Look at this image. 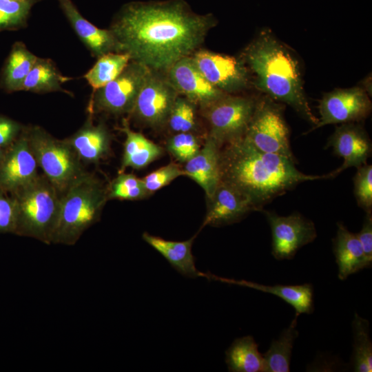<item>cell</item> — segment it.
I'll return each mask as SVG.
<instances>
[{
	"mask_svg": "<svg viewBox=\"0 0 372 372\" xmlns=\"http://www.w3.org/2000/svg\"><path fill=\"white\" fill-rule=\"evenodd\" d=\"M217 22L213 14H198L185 0L137 1L121 8L109 30L116 52L165 73L200 49Z\"/></svg>",
	"mask_w": 372,
	"mask_h": 372,
	"instance_id": "cell-1",
	"label": "cell"
},
{
	"mask_svg": "<svg viewBox=\"0 0 372 372\" xmlns=\"http://www.w3.org/2000/svg\"><path fill=\"white\" fill-rule=\"evenodd\" d=\"M296 163L262 152L242 136L220 147V181L236 188L261 211L265 205L302 182L328 179L327 174H305L296 167Z\"/></svg>",
	"mask_w": 372,
	"mask_h": 372,
	"instance_id": "cell-2",
	"label": "cell"
},
{
	"mask_svg": "<svg viewBox=\"0 0 372 372\" xmlns=\"http://www.w3.org/2000/svg\"><path fill=\"white\" fill-rule=\"evenodd\" d=\"M240 57L257 90L289 105L313 126L317 124L318 118L312 112L304 92L300 63L269 29H263Z\"/></svg>",
	"mask_w": 372,
	"mask_h": 372,
	"instance_id": "cell-3",
	"label": "cell"
},
{
	"mask_svg": "<svg viewBox=\"0 0 372 372\" xmlns=\"http://www.w3.org/2000/svg\"><path fill=\"white\" fill-rule=\"evenodd\" d=\"M107 200V188L94 175L85 173L60 195L52 236L74 239L96 220Z\"/></svg>",
	"mask_w": 372,
	"mask_h": 372,
	"instance_id": "cell-4",
	"label": "cell"
},
{
	"mask_svg": "<svg viewBox=\"0 0 372 372\" xmlns=\"http://www.w3.org/2000/svg\"><path fill=\"white\" fill-rule=\"evenodd\" d=\"M26 132L38 165L60 195L87 173L65 139H57L37 125L26 127Z\"/></svg>",
	"mask_w": 372,
	"mask_h": 372,
	"instance_id": "cell-5",
	"label": "cell"
},
{
	"mask_svg": "<svg viewBox=\"0 0 372 372\" xmlns=\"http://www.w3.org/2000/svg\"><path fill=\"white\" fill-rule=\"evenodd\" d=\"M17 205V226L41 238L52 237L56 224L60 194L46 176L39 174L11 194Z\"/></svg>",
	"mask_w": 372,
	"mask_h": 372,
	"instance_id": "cell-6",
	"label": "cell"
},
{
	"mask_svg": "<svg viewBox=\"0 0 372 372\" xmlns=\"http://www.w3.org/2000/svg\"><path fill=\"white\" fill-rule=\"evenodd\" d=\"M284 105L263 94L256 105L245 137L257 149L285 156L297 163L290 145V132Z\"/></svg>",
	"mask_w": 372,
	"mask_h": 372,
	"instance_id": "cell-7",
	"label": "cell"
},
{
	"mask_svg": "<svg viewBox=\"0 0 372 372\" xmlns=\"http://www.w3.org/2000/svg\"><path fill=\"white\" fill-rule=\"evenodd\" d=\"M152 71L142 63L130 61L116 79L92 92L87 108L90 115L130 114L139 92Z\"/></svg>",
	"mask_w": 372,
	"mask_h": 372,
	"instance_id": "cell-8",
	"label": "cell"
},
{
	"mask_svg": "<svg viewBox=\"0 0 372 372\" xmlns=\"http://www.w3.org/2000/svg\"><path fill=\"white\" fill-rule=\"evenodd\" d=\"M256 101L257 98L227 94L202 107L209 128L208 136L221 147L244 136Z\"/></svg>",
	"mask_w": 372,
	"mask_h": 372,
	"instance_id": "cell-9",
	"label": "cell"
},
{
	"mask_svg": "<svg viewBox=\"0 0 372 372\" xmlns=\"http://www.w3.org/2000/svg\"><path fill=\"white\" fill-rule=\"evenodd\" d=\"M191 56L204 77L226 94L240 92L252 85L249 71L240 56L203 49H198Z\"/></svg>",
	"mask_w": 372,
	"mask_h": 372,
	"instance_id": "cell-10",
	"label": "cell"
},
{
	"mask_svg": "<svg viewBox=\"0 0 372 372\" xmlns=\"http://www.w3.org/2000/svg\"><path fill=\"white\" fill-rule=\"evenodd\" d=\"M271 231V254L278 260H291L303 246L317 237L315 224L300 213L279 216L262 209Z\"/></svg>",
	"mask_w": 372,
	"mask_h": 372,
	"instance_id": "cell-11",
	"label": "cell"
},
{
	"mask_svg": "<svg viewBox=\"0 0 372 372\" xmlns=\"http://www.w3.org/2000/svg\"><path fill=\"white\" fill-rule=\"evenodd\" d=\"M178 95L165 73L152 70L140 90L130 115L147 126L162 127L167 124Z\"/></svg>",
	"mask_w": 372,
	"mask_h": 372,
	"instance_id": "cell-12",
	"label": "cell"
},
{
	"mask_svg": "<svg viewBox=\"0 0 372 372\" xmlns=\"http://www.w3.org/2000/svg\"><path fill=\"white\" fill-rule=\"evenodd\" d=\"M372 104L362 87L335 89L325 93L320 101V118L306 134L329 124L360 123L368 117Z\"/></svg>",
	"mask_w": 372,
	"mask_h": 372,
	"instance_id": "cell-13",
	"label": "cell"
},
{
	"mask_svg": "<svg viewBox=\"0 0 372 372\" xmlns=\"http://www.w3.org/2000/svg\"><path fill=\"white\" fill-rule=\"evenodd\" d=\"M38 166L24 127L19 137L5 148L0 160V189L14 193L39 175Z\"/></svg>",
	"mask_w": 372,
	"mask_h": 372,
	"instance_id": "cell-14",
	"label": "cell"
},
{
	"mask_svg": "<svg viewBox=\"0 0 372 372\" xmlns=\"http://www.w3.org/2000/svg\"><path fill=\"white\" fill-rule=\"evenodd\" d=\"M329 147L344 161L340 167L327 174L328 179L336 177L347 168H358L367 164V159L372 154L371 140L359 123H342L337 126L324 147L325 149Z\"/></svg>",
	"mask_w": 372,
	"mask_h": 372,
	"instance_id": "cell-15",
	"label": "cell"
},
{
	"mask_svg": "<svg viewBox=\"0 0 372 372\" xmlns=\"http://www.w3.org/2000/svg\"><path fill=\"white\" fill-rule=\"evenodd\" d=\"M165 74L179 95L201 108L227 94L204 77L191 56L176 62Z\"/></svg>",
	"mask_w": 372,
	"mask_h": 372,
	"instance_id": "cell-16",
	"label": "cell"
},
{
	"mask_svg": "<svg viewBox=\"0 0 372 372\" xmlns=\"http://www.w3.org/2000/svg\"><path fill=\"white\" fill-rule=\"evenodd\" d=\"M207 200V209L202 227L231 225L241 220L250 212L256 211L242 193L222 181Z\"/></svg>",
	"mask_w": 372,
	"mask_h": 372,
	"instance_id": "cell-17",
	"label": "cell"
},
{
	"mask_svg": "<svg viewBox=\"0 0 372 372\" xmlns=\"http://www.w3.org/2000/svg\"><path fill=\"white\" fill-rule=\"evenodd\" d=\"M221 146L207 136L198 152L185 163V176L195 181L207 198L214 194L221 180L220 152Z\"/></svg>",
	"mask_w": 372,
	"mask_h": 372,
	"instance_id": "cell-18",
	"label": "cell"
},
{
	"mask_svg": "<svg viewBox=\"0 0 372 372\" xmlns=\"http://www.w3.org/2000/svg\"><path fill=\"white\" fill-rule=\"evenodd\" d=\"M57 1L76 34L93 56L99 58L108 52H116V41L109 29L99 28L88 21L72 0Z\"/></svg>",
	"mask_w": 372,
	"mask_h": 372,
	"instance_id": "cell-19",
	"label": "cell"
},
{
	"mask_svg": "<svg viewBox=\"0 0 372 372\" xmlns=\"http://www.w3.org/2000/svg\"><path fill=\"white\" fill-rule=\"evenodd\" d=\"M205 278L254 289L276 296L293 307L296 316L302 313L311 314L314 311L313 288L309 283L296 285H266L245 280L222 278L209 272L205 274Z\"/></svg>",
	"mask_w": 372,
	"mask_h": 372,
	"instance_id": "cell-20",
	"label": "cell"
},
{
	"mask_svg": "<svg viewBox=\"0 0 372 372\" xmlns=\"http://www.w3.org/2000/svg\"><path fill=\"white\" fill-rule=\"evenodd\" d=\"M333 251L340 280L371 267L366 259L356 234L351 232L342 222L337 223L336 234L333 239Z\"/></svg>",
	"mask_w": 372,
	"mask_h": 372,
	"instance_id": "cell-21",
	"label": "cell"
},
{
	"mask_svg": "<svg viewBox=\"0 0 372 372\" xmlns=\"http://www.w3.org/2000/svg\"><path fill=\"white\" fill-rule=\"evenodd\" d=\"M65 140L82 162L96 163L110 153L111 134L109 130L102 123L94 125L92 118Z\"/></svg>",
	"mask_w": 372,
	"mask_h": 372,
	"instance_id": "cell-22",
	"label": "cell"
},
{
	"mask_svg": "<svg viewBox=\"0 0 372 372\" xmlns=\"http://www.w3.org/2000/svg\"><path fill=\"white\" fill-rule=\"evenodd\" d=\"M196 235L183 241H174L145 232L142 238L145 242L162 255L170 265L182 276L196 278L205 277V273L196 267V258L192 254V245Z\"/></svg>",
	"mask_w": 372,
	"mask_h": 372,
	"instance_id": "cell-23",
	"label": "cell"
},
{
	"mask_svg": "<svg viewBox=\"0 0 372 372\" xmlns=\"http://www.w3.org/2000/svg\"><path fill=\"white\" fill-rule=\"evenodd\" d=\"M120 130L125 134V140L119 172H123L127 167L144 168L162 155L161 147L143 134L131 130L126 119L123 120Z\"/></svg>",
	"mask_w": 372,
	"mask_h": 372,
	"instance_id": "cell-24",
	"label": "cell"
},
{
	"mask_svg": "<svg viewBox=\"0 0 372 372\" xmlns=\"http://www.w3.org/2000/svg\"><path fill=\"white\" fill-rule=\"evenodd\" d=\"M37 59V56L24 43H14L1 71V88L7 92L21 91L23 83Z\"/></svg>",
	"mask_w": 372,
	"mask_h": 372,
	"instance_id": "cell-25",
	"label": "cell"
},
{
	"mask_svg": "<svg viewBox=\"0 0 372 372\" xmlns=\"http://www.w3.org/2000/svg\"><path fill=\"white\" fill-rule=\"evenodd\" d=\"M225 363L231 372H266L263 355L251 335L234 340L225 351Z\"/></svg>",
	"mask_w": 372,
	"mask_h": 372,
	"instance_id": "cell-26",
	"label": "cell"
},
{
	"mask_svg": "<svg viewBox=\"0 0 372 372\" xmlns=\"http://www.w3.org/2000/svg\"><path fill=\"white\" fill-rule=\"evenodd\" d=\"M70 79L60 72L51 59L37 57L23 83L21 91L40 94L63 92L70 94L61 85Z\"/></svg>",
	"mask_w": 372,
	"mask_h": 372,
	"instance_id": "cell-27",
	"label": "cell"
},
{
	"mask_svg": "<svg viewBox=\"0 0 372 372\" xmlns=\"http://www.w3.org/2000/svg\"><path fill=\"white\" fill-rule=\"evenodd\" d=\"M298 317L295 316L289 327L285 329L277 340L271 342L269 349L262 354L266 372H289L292 350L298 336L296 329Z\"/></svg>",
	"mask_w": 372,
	"mask_h": 372,
	"instance_id": "cell-28",
	"label": "cell"
},
{
	"mask_svg": "<svg viewBox=\"0 0 372 372\" xmlns=\"http://www.w3.org/2000/svg\"><path fill=\"white\" fill-rule=\"evenodd\" d=\"M130 61V56L126 53L108 52L97 58L84 78L95 91L116 79Z\"/></svg>",
	"mask_w": 372,
	"mask_h": 372,
	"instance_id": "cell-29",
	"label": "cell"
},
{
	"mask_svg": "<svg viewBox=\"0 0 372 372\" xmlns=\"http://www.w3.org/2000/svg\"><path fill=\"white\" fill-rule=\"evenodd\" d=\"M353 335L351 364L355 372L372 371V342L370 337L369 322L358 314L352 321Z\"/></svg>",
	"mask_w": 372,
	"mask_h": 372,
	"instance_id": "cell-30",
	"label": "cell"
},
{
	"mask_svg": "<svg viewBox=\"0 0 372 372\" xmlns=\"http://www.w3.org/2000/svg\"><path fill=\"white\" fill-rule=\"evenodd\" d=\"M150 194L146 190L142 178L132 174L119 172L107 188L109 199L141 200Z\"/></svg>",
	"mask_w": 372,
	"mask_h": 372,
	"instance_id": "cell-31",
	"label": "cell"
},
{
	"mask_svg": "<svg viewBox=\"0 0 372 372\" xmlns=\"http://www.w3.org/2000/svg\"><path fill=\"white\" fill-rule=\"evenodd\" d=\"M35 2L36 0H0V31L24 27Z\"/></svg>",
	"mask_w": 372,
	"mask_h": 372,
	"instance_id": "cell-32",
	"label": "cell"
},
{
	"mask_svg": "<svg viewBox=\"0 0 372 372\" xmlns=\"http://www.w3.org/2000/svg\"><path fill=\"white\" fill-rule=\"evenodd\" d=\"M196 105L178 95L170 113L167 124L175 133L192 132L196 127Z\"/></svg>",
	"mask_w": 372,
	"mask_h": 372,
	"instance_id": "cell-33",
	"label": "cell"
},
{
	"mask_svg": "<svg viewBox=\"0 0 372 372\" xmlns=\"http://www.w3.org/2000/svg\"><path fill=\"white\" fill-rule=\"evenodd\" d=\"M353 194L358 205L365 213L372 212V165L365 164L357 168L353 177Z\"/></svg>",
	"mask_w": 372,
	"mask_h": 372,
	"instance_id": "cell-34",
	"label": "cell"
},
{
	"mask_svg": "<svg viewBox=\"0 0 372 372\" xmlns=\"http://www.w3.org/2000/svg\"><path fill=\"white\" fill-rule=\"evenodd\" d=\"M200 145L192 132L176 133L168 141L167 148L178 161L186 163L200 150Z\"/></svg>",
	"mask_w": 372,
	"mask_h": 372,
	"instance_id": "cell-35",
	"label": "cell"
},
{
	"mask_svg": "<svg viewBox=\"0 0 372 372\" xmlns=\"http://www.w3.org/2000/svg\"><path fill=\"white\" fill-rule=\"evenodd\" d=\"M181 176H185L183 169L171 163L147 174L142 180L146 190L151 194Z\"/></svg>",
	"mask_w": 372,
	"mask_h": 372,
	"instance_id": "cell-36",
	"label": "cell"
},
{
	"mask_svg": "<svg viewBox=\"0 0 372 372\" xmlns=\"http://www.w3.org/2000/svg\"><path fill=\"white\" fill-rule=\"evenodd\" d=\"M17 227V205L12 196L0 189V230H9Z\"/></svg>",
	"mask_w": 372,
	"mask_h": 372,
	"instance_id": "cell-37",
	"label": "cell"
},
{
	"mask_svg": "<svg viewBox=\"0 0 372 372\" xmlns=\"http://www.w3.org/2000/svg\"><path fill=\"white\" fill-rule=\"evenodd\" d=\"M23 127L18 122L0 116V146L8 147L21 134Z\"/></svg>",
	"mask_w": 372,
	"mask_h": 372,
	"instance_id": "cell-38",
	"label": "cell"
},
{
	"mask_svg": "<svg viewBox=\"0 0 372 372\" xmlns=\"http://www.w3.org/2000/svg\"><path fill=\"white\" fill-rule=\"evenodd\" d=\"M364 251L366 259L372 265V212L365 213L362 227L356 234Z\"/></svg>",
	"mask_w": 372,
	"mask_h": 372,
	"instance_id": "cell-39",
	"label": "cell"
},
{
	"mask_svg": "<svg viewBox=\"0 0 372 372\" xmlns=\"http://www.w3.org/2000/svg\"><path fill=\"white\" fill-rule=\"evenodd\" d=\"M4 149H5L4 148L0 146V160L1 159L2 156L3 154Z\"/></svg>",
	"mask_w": 372,
	"mask_h": 372,
	"instance_id": "cell-40",
	"label": "cell"
}]
</instances>
